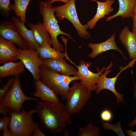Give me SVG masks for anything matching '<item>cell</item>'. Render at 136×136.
Wrapping results in <instances>:
<instances>
[{
  "mask_svg": "<svg viewBox=\"0 0 136 136\" xmlns=\"http://www.w3.org/2000/svg\"><path fill=\"white\" fill-rule=\"evenodd\" d=\"M100 116L101 120L104 122H108L111 121L113 117L112 112L109 110L106 109L100 113Z\"/></svg>",
  "mask_w": 136,
  "mask_h": 136,
  "instance_id": "83f0119b",
  "label": "cell"
},
{
  "mask_svg": "<svg viewBox=\"0 0 136 136\" xmlns=\"http://www.w3.org/2000/svg\"><path fill=\"white\" fill-rule=\"evenodd\" d=\"M10 0H0V9L4 14L8 16L12 10L10 8Z\"/></svg>",
  "mask_w": 136,
  "mask_h": 136,
  "instance_id": "4316f807",
  "label": "cell"
},
{
  "mask_svg": "<svg viewBox=\"0 0 136 136\" xmlns=\"http://www.w3.org/2000/svg\"><path fill=\"white\" fill-rule=\"evenodd\" d=\"M11 118L10 117L3 116L0 118V130L3 131L8 127L9 124L10 122Z\"/></svg>",
  "mask_w": 136,
  "mask_h": 136,
  "instance_id": "f1b7e54d",
  "label": "cell"
},
{
  "mask_svg": "<svg viewBox=\"0 0 136 136\" xmlns=\"http://www.w3.org/2000/svg\"><path fill=\"white\" fill-rule=\"evenodd\" d=\"M19 55V48L15 44L0 37V63L15 61Z\"/></svg>",
  "mask_w": 136,
  "mask_h": 136,
  "instance_id": "5bb4252c",
  "label": "cell"
},
{
  "mask_svg": "<svg viewBox=\"0 0 136 136\" xmlns=\"http://www.w3.org/2000/svg\"><path fill=\"white\" fill-rule=\"evenodd\" d=\"M11 19L21 36L27 43L29 48L37 50L40 45L35 39L32 31L27 28L25 23L19 18L13 16Z\"/></svg>",
  "mask_w": 136,
  "mask_h": 136,
  "instance_id": "ac0fdd59",
  "label": "cell"
},
{
  "mask_svg": "<svg viewBox=\"0 0 136 136\" xmlns=\"http://www.w3.org/2000/svg\"><path fill=\"white\" fill-rule=\"evenodd\" d=\"M15 78L12 77L9 79L6 85L0 89V102L2 101L5 96L9 91L13 83Z\"/></svg>",
  "mask_w": 136,
  "mask_h": 136,
  "instance_id": "484cf974",
  "label": "cell"
},
{
  "mask_svg": "<svg viewBox=\"0 0 136 136\" xmlns=\"http://www.w3.org/2000/svg\"><path fill=\"white\" fill-rule=\"evenodd\" d=\"M91 1L96 2L97 4L96 12L93 17L87 22L88 28L92 29L95 25L97 22L100 19L106 15H109L110 13L113 12V8L112 5L115 2V0H106L101 2L96 0H90Z\"/></svg>",
  "mask_w": 136,
  "mask_h": 136,
  "instance_id": "2e32d148",
  "label": "cell"
},
{
  "mask_svg": "<svg viewBox=\"0 0 136 136\" xmlns=\"http://www.w3.org/2000/svg\"><path fill=\"white\" fill-rule=\"evenodd\" d=\"M125 132L130 136H136V131H134L132 129L126 130Z\"/></svg>",
  "mask_w": 136,
  "mask_h": 136,
  "instance_id": "e575fe53",
  "label": "cell"
},
{
  "mask_svg": "<svg viewBox=\"0 0 136 136\" xmlns=\"http://www.w3.org/2000/svg\"><path fill=\"white\" fill-rule=\"evenodd\" d=\"M103 128L105 130H111L115 132L119 136H125L120 121H118L115 124H111L108 122H103Z\"/></svg>",
  "mask_w": 136,
  "mask_h": 136,
  "instance_id": "d4e9b609",
  "label": "cell"
},
{
  "mask_svg": "<svg viewBox=\"0 0 136 136\" xmlns=\"http://www.w3.org/2000/svg\"><path fill=\"white\" fill-rule=\"evenodd\" d=\"M18 59L21 61L25 67L32 74L35 81L40 79V68L42 59L39 56L36 50L29 48H19Z\"/></svg>",
  "mask_w": 136,
  "mask_h": 136,
  "instance_id": "9c48e42d",
  "label": "cell"
},
{
  "mask_svg": "<svg viewBox=\"0 0 136 136\" xmlns=\"http://www.w3.org/2000/svg\"><path fill=\"white\" fill-rule=\"evenodd\" d=\"M131 17L132 19V32L136 35V6L134 8Z\"/></svg>",
  "mask_w": 136,
  "mask_h": 136,
  "instance_id": "4dcf8cb0",
  "label": "cell"
},
{
  "mask_svg": "<svg viewBox=\"0 0 136 136\" xmlns=\"http://www.w3.org/2000/svg\"><path fill=\"white\" fill-rule=\"evenodd\" d=\"M113 63L111 61L110 64L106 67L104 73H102L100 77V79L97 83V87L95 90L96 94L98 95L102 90L106 89L112 92L115 95L116 103L117 105H118L120 102L124 103L125 100L123 97V94L118 92L115 89V85L118 77L123 71L121 70L118 74L112 78H108L106 77L107 75L113 70L110 69L112 67Z\"/></svg>",
  "mask_w": 136,
  "mask_h": 136,
  "instance_id": "8fae6325",
  "label": "cell"
},
{
  "mask_svg": "<svg viewBox=\"0 0 136 136\" xmlns=\"http://www.w3.org/2000/svg\"><path fill=\"white\" fill-rule=\"evenodd\" d=\"M100 132L99 128L96 126L89 123L84 127L79 129L77 136H98Z\"/></svg>",
  "mask_w": 136,
  "mask_h": 136,
  "instance_id": "cb8c5ba5",
  "label": "cell"
},
{
  "mask_svg": "<svg viewBox=\"0 0 136 136\" xmlns=\"http://www.w3.org/2000/svg\"><path fill=\"white\" fill-rule=\"evenodd\" d=\"M34 85L36 91L32 94L34 96L39 97L44 101L54 103L60 102L55 92L43 83L40 79L35 81Z\"/></svg>",
  "mask_w": 136,
  "mask_h": 136,
  "instance_id": "e0dca14e",
  "label": "cell"
},
{
  "mask_svg": "<svg viewBox=\"0 0 136 136\" xmlns=\"http://www.w3.org/2000/svg\"><path fill=\"white\" fill-rule=\"evenodd\" d=\"M119 38L127 51L130 59H136V35L126 25L120 33Z\"/></svg>",
  "mask_w": 136,
  "mask_h": 136,
  "instance_id": "9a60e30c",
  "label": "cell"
},
{
  "mask_svg": "<svg viewBox=\"0 0 136 136\" xmlns=\"http://www.w3.org/2000/svg\"><path fill=\"white\" fill-rule=\"evenodd\" d=\"M131 72L133 80V93L136 100V82L134 76L133 72L132 70ZM127 124L131 127H133L136 125V117L134 120H132L131 122L128 123Z\"/></svg>",
  "mask_w": 136,
  "mask_h": 136,
  "instance_id": "f546056e",
  "label": "cell"
},
{
  "mask_svg": "<svg viewBox=\"0 0 136 136\" xmlns=\"http://www.w3.org/2000/svg\"><path fill=\"white\" fill-rule=\"evenodd\" d=\"M76 0H70L63 5L53 7L56 16L59 19L62 20L66 18L74 26L78 35L87 39L90 37L91 35L87 30V24L83 25L79 20L76 7Z\"/></svg>",
  "mask_w": 136,
  "mask_h": 136,
  "instance_id": "8992f818",
  "label": "cell"
},
{
  "mask_svg": "<svg viewBox=\"0 0 136 136\" xmlns=\"http://www.w3.org/2000/svg\"><path fill=\"white\" fill-rule=\"evenodd\" d=\"M35 109L41 124L47 131L51 133H61L67 126L72 123L71 115L62 103L40 101Z\"/></svg>",
  "mask_w": 136,
  "mask_h": 136,
  "instance_id": "6da1fadb",
  "label": "cell"
},
{
  "mask_svg": "<svg viewBox=\"0 0 136 136\" xmlns=\"http://www.w3.org/2000/svg\"><path fill=\"white\" fill-rule=\"evenodd\" d=\"M40 80L60 95L63 101L66 100L69 85L72 81L79 80L77 75L71 76L57 73L42 65L40 68Z\"/></svg>",
  "mask_w": 136,
  "mask_h": 136,
  "instance_id": "7a4b0ae2",
  "label": "cell"
},
{
  "mask_svg": "<svg viewBox=\"0 0 136 136\" xmlns=\"http://www.w3.org/2000/svg\"><path fill=\"white\" fill-rule=\"evenodd\" d=\"M0 36L4 39L17 45L19 48L24 49L29 48L13 21L1 22Z\"/></svg>",
  "mask_w": 136,
  "mask_h": 136,
  "instance_id": "30bf717a",
  "label": "cell"
},
{
  "mask_svg": "<svg viewBox=\"0 0 136 136\" xmlns=\"http://www.w3.org/2000/svg\"><path fill=\"white\" fill-rule=\"evenodd\" d=\"M119 10L114 14L107 17L106 20L108 21L113 18L121 16L123 19L131 17L134 7L136 6V0H118Z\"/></svg>",
  "mask_w": 136,
  "mask_h": 136,
  "instance_id": "44dd1931",
  "label": "cell"
},
{
  "mask_svg": "<svg viewBox=\"0 0 136 136\" xmlns=\"http://www.w3.org/2000/svg\"><path fill=\"white\" fill-rule=\"evenodd\" d=\"M36 50L39 57L42 59L64 58L66 57L70 60L66 52L65 53L59 52L50 46H40Z\"/></svg>",
  "mask_w": 136,
  "mask_h": 136,
  "instance_id": "7402d4cb",
  "label": "cell"
},
{
  "mask_svg": "<svg viewBox=\"0 0 136 136\" xmlns=\"http://www.w3.org/2000/svg\"><path fill=\"white\" fill-rule=\"evenodd\" d=\"M50 3L52 4L53 3L57 2H61L65 3L67 2L70 0H47Z\"/></svg>",
  "mask_w": 136,
  "mask_h": 136,
  "instance_id": "d590c367",
  "label": "cell"
},
{
  "mask_svg": "<svg viewBox=\"0 0 136 136\" xmlns=\"http://www.w3.org/2000/svg\"><path fill=\"white\" fill-rule=\"evenodd\" d=\"M91 96L89 91L80 82L73 81L69 90L65 105L66 110L70 115L77 113L82 109Z\"/></svg>",
  "mask_w": 136,
  "mask_h": 136,
  "instance_id": "5b68a950",
  "label": "cell"
},
{
  "mask_svg": "<svg viewBox=\"0 0 136 136\" xmlns=\"http://www.w3.org/2000/svg\"><path fill=\"white\" fill-rule=\"evenodd\" d=\"M31 0H14V3L10 4V8L15 12L17 17L24 23H26V14L28 6Z\"/></svg>",
  "mask_w": 136,
  "mask_h": 136,
  "instance_id": "603a6c76",
  "label": "cell"
},
{
  "mask_svg": "<svg viewBox=\"0 0 136 136\" xmlns=\"http://www.w3.org/2000/svg\"><path fill=\"white\" fill-rule=\"evenodd\" d=\"M64 136H70V134L67 129H65L64 131Z\"/></svg>",
  "mask_w": 136,
  "mask_h": 136,
  "instance_id": "8d00e7d4",
  "label": "cell"
},
{
  "mask_svg": "<svg viewBox=\"0 0 136 136\" xmlns=\"http://www.w3.org/2000/svg\"><path fill=\"white\" fill-rule=\"evenodd\" d=\"M2 136H12L8 127L5 129L4 131Z\"/></svg>",
  "mask_w": 136,
  "mask_h": 136,
  "instance_id": "836d02e7",
  "label": "cell"
},
{
  "mask_svg": "<svg viewBox=\"0 0 136 136\" xmlns=\"http://www.w3.org/2000/svg\"><path fill=\"white\" fill-rule=\"evenodd\" d=\"M42 65L60 74L77 75V69L68 64L64 58L43 59Z\"/></svg>",
  "mask_w": 136,
  "mask_h": 136,
  "instance_id": "7c38bea8",
  "label": "cell"
},
{
  "mask_svg": "<svg viewBox=\"0 0 136 136\" xmlns=\"http://www.w3.org/2000/svg\"><path fill=\"white\" fill-rule=\"evenodd\" d=\"M11 109L7 107L0 104V113L3 116H6Z\"/></svg>",
  "mask_w": 136,
  "mask_h": 136,
  "instance_id": "1f68e13d",
  "label": "cell"
},
{
  "mask_svg": "<svg viewBox=\"0 0 136 136\" xmlns=\"http://www.w3.org/2000/svg\"><path fill=\"white\" fill-rule=\"evenodd\" d=\"M28 100L39 102L37 97H29L23 92L21 89L19 78H15L14 82L9 91L5 96L0 104L7 107L12 111L20 112L21 111L23 103Z\"/></svg>",
  "mask_w": 136,
  "mask_h": 136,
  "instance_id": "52a82bcc",
  "label": "cell"
},
{
  "mask_svg": "<svg viewBox=\"0 0 136 136\" xmlns=\"http://www.w3.org/2000/svg\"><path fill=\"white\" fill-rule=\"evenodd\" d=\"M25 67L20 60L5 63L0 66V77L2 78L12 76L19 78L20 74L23 72Z\"/></svg>",
  "mask_w": 136,
  "mask_h": 136,
  "instance_id": "ffe728a7",
  "label": "cell"
},
{
  "mask_svg": "<svg viewBox=\"0 0 136 136\" xmlns=\"http://www.w3.org/2000/svg\"><path fill=\"white\" fill-rule=\"evenodd\" d=\"M31 136H45L46 135L41 131L40 128L38 126L34 129Z\"/></svg>",
  "mask_w": 136,
  "mask_h": 136,
  "instance_id": "d6a6232c",
  "label": "cell"
},
{
  "mask_svg": "<svg viewBox=\"0 0 136 136\" xmlns=\"http://www.w3.org/2000/svg\"><path fill=\"white\" fill-rule=\"evenodd\" d=\"M36 112V109L26 111L22 107L20 112L12 111L8 126L12 136H31L34 129L39 125L34 121L32 116Z\"/></svg>",
  "mask_w": 136,
  "mask_h": 136,
  "instance_id": "277c9868",
  "label": "cell"
},
{
  "mask_svg": "<svg viewBox=\"0 0 136 136\" xmlns=\"http://www.w3.org/2000/svg\"><path fill=\"white\" fill-rule=\"evenodd\" d=\"M116 35L114 33L108 39L103 42L97 44L88 43V46L91 48L92 51L88 55V56L94 59L99 54L110 50H114L118 51L124 56V53L119 48L115 41Z\"/></svg>",
  "mask_w": 136,
  "mask_h": 136,
  "instance_id": "4fadbf2b",
  "label": "cell"
},
{
  "mask_svg": "<svg viewBox=\"0 0 136 136\" xmlns=\"http://www.w3.org/2000/svg\"><path fill=\"white\" fill-rule=\"evenodd\" d=\"M91 63L85 61L83 60H80L78 65H76L77 68V75L79 78L80 83L85 86L89 91H95L97 87V83L99 81L101 74L104 71L106 67L104 66L100 69L96 67L98 72L94 73L90 71Z\"/></svg>",
  "mask_w": 136,
  "mask_h": 136,
  "instance_id": "ba28073f",
  "label": "cell"
},
{
  "mask_svg": "<svg viewBox=\"0 0 136 136\" xmlns=\"http://www.w3.org/2000/svg\"><path fill=\"white\" fill-rule=\"evenodd\" d=\"M28 26L32 31L37 41L41 46H51L52 42L50 36L42 23L36 24L29 23Z\"/></svg>",
  "mask_w": 136,
  "mask_h": 136,
  "instance_id": "d6986e66",
  "label": "cell"
},
{
  "mask_svg": "<svg viewBox=\"0 0 136 136\" xmlns=\"http://www.w3.org/2000/svg\"><path fill=\"white\" fill-rule=\"evenodd\" d=\"M49 1L40 2L39 9L43 18V26L50 35L53 48L62 52L64 49V46L61 44L57 39L60 35H65L75 42L71 35L61 30L58 24V21L54 14V7Z\"/></svg>",
  "mask_w": 136,
  "mask_h": 136,
  "instance_id": "3957f363",
  "label": "cell"
}]
</instances>
